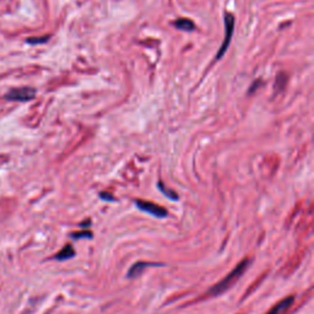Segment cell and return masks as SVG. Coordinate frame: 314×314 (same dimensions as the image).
I'll list each match as a JSON object with an SVG mask.
<instances>
[{
    "label": "cell",
    "instance_id": "3",
    "mask_svg": "<svg viewBox=\"0 0 314 314\" xmlns=\"http://www.w3.org/2000/svg\"><path fill=\"white\" fill-rule=\"evenodd\" d=\"M36 90L32 88H21L9 91L5 95V99L15 102H27L36 97Z\"/></svg>",
    "mask_w": 314,
    "mask_h": 314
},
{
    "label": "cell",
    "instance_id": "4",
    "mask_svg": "<svg viewBox=\"0 0 314 314\" xmlns=\"http://www.w3.org/2000/svg\"><path fill=\"white\" fill-rule=\"evenodd\" d=\"M135 205L141 211H144L146 214H150V215L155 217H158V219H163V217H167V215H169V213H167V210L164 209V207L151 203V201L135 200Z\"/></svg>",
    "mask_w": 314,
    "mask_h": 314
},
{
    "label": "cell",
    "instance_id": "5",
    "mask_svg": "<svg viewBox=\"0 0 314 314\" xmlns=\"http://www.w3.org/2000/svg\"><path fill=\"white\" fill-rule=\"evenodd\" d=\"M295 302V297L294 296H288L284 298V300H281L280 302L276 304V306H274L271 309L269 310L268 314H286L287 313V310L291 308V306Z\"/></svg>",
    "mask_w": 314,
    "mask_h": 314
},
{
    "label": "cell",
    "instance_id": "8",
    "mask_svg": "<svg viewBox=\"0 0 314 314\" xmlns=\"http://www.w3.org/2000/svg\"><path fill=\"white\" fill-rule=\"evenodd\" d=\"M175 26L182 31L195 30V24L192 20H189V18H178L175 23Z\"/></svg>",
    "mask_w": 314,
    "mask_h": 314
},
{
    "label": "cell",
    "instance_id": "1",
    "mask_svg": "<svg viewBox=\"0 0 314 314\" xmlns=\"http://www.w3.org/2000/svg\"><path fill=\"white\" fill-rule=\"evenodd\" d=\"M249 264H250V260L248 259V258H244V259L242 260V262L239 263L238 265L236 266V268L233 269L232 271L229 273L225 279L221 280L219 284L213 286V287L210 288L209 295H213V296H217V295H221L225 291L228 290V288L231 287V286L235 285L236 282L238 281V279L241 278L242 275H243V274L245 273V270H247L248 266H249Z\"/></svg>",
    "mask_w": 314,
    "mask_h": 314
},
{
    "label": "cell",
    "instance_id": "12",
    "mask_svg": "<svg viewBox=\"0 0 314 314\" xmlns=\"http://www.w3.org/2000/svg\"><path fill=\"white\" fill-rule=\"evenodd\" d=\"M101 198L103 199V200H106V201H114V198L112 197L110 193H107V192H102L101 193Z\"/></svg>",
    "mask_w": 314,
    "mask_h": 314
},
{
    "label": "cell",
    "instance_id": "2",
    "mask_svg": "<svg viewBox=\"0 0 314 314\" xmlns=\"http://www.w3.org/2000/svg\"><path fill=\"white\" fill-rule=\"evenodd\" d=\"M233 29H235V16H233L231 12H225V39H223L221 48H220L219 53H217L216 60H220L222 55L226 53L227 48H228L233 35Z\"/></svg>",
    "mask_w": 314,
    "mask_h": 314
},
{
    "label": "cell",
    "instance_id": "11",
    "mask_svg": "<svg viewBox=\"0 0 314 314\" xmlns=\"http://www.w3.org/2000/svg\"><path fill=\"white\" fill-rule=\"evenodd\" d=\"M49 37H36V38H29L27 39V43H30V45H38V43H45L48 41Z\"/></svg>",
    "mask_w": 314,
    "mask_h": 314
},
{
    "label": "cell",
    "instance_id": "6",
    "mask_svg": "<svg viewBox=\"0 0 314 314\" xmlns=\"http://www.w3.org/2000/svg\"><path fill=\"white\" fill-rule=\"evenodd\" d=\"M162 264H156V263H146V262H138L135 263L134 265L132 266L128 273V278L129 279H134L136 276L140 275L146 268H149V266H161Z\"/></svg>",
    "mask_w": 314,
    "mask_h": 314
},
{
    "label": "cell",
    "instance_id": "10",
    "mask_svg": "<svg viewBox=\"0 0 314 314\" xmlns=\"http://www.w3.org/2000/svg\"><path fill=\"white\" fill-rule=\"evenodd\" d=\"M71 238L79 239V238H92V233L89 229H83L81 232H76L71 235Z\"/></svg>",
    "mask_w": 314,
    "mask_h": 314
},
{
    "label": "cell",
    "instance_id": "7",
    "mask_svg": "<svg viewBox=\"0 0 314 314\" xmlns=\"http://www.w3.org/2000/svg\"><path fill=\"white\" fill-rule=\"evenodd\" d=\"M73 257H75V250H74V247L71 244H67L54 258H55V260L63 262V260L71 259Z\"/></svg>",
    "mask_w": 314,
    "mask_h": 314
},
{
    "label": "cell",
    "instance_id": "9",
    "mask_svg": "<svg viewBox=\"0 0 314 314\" xmlns=\"http://www.w3.org/2000/svg\"><path fill=\"white\" fill-rule=\"evenodd\" d=\"M158 189H160V192L162 193V194H164L167 198L171 199V200H178V198H179L178 194H176V193L173 191H171V189H167L166 186L163 185L162 182L158 183Z\"/></svg>",
    "mask_w": 314,
    "mask_h": 314
}]
</instances>
